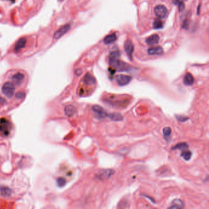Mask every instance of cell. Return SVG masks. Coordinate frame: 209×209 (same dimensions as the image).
Masks as SVG:
<instances>
[{
	"instance_id": "1",
	"label": "cell",
	"mask_w": 209,
	"mask_h": 209,
	"mask_svg": "<svg viewBox=\"0 0 209 209\" xmlns=\"http://www.w3.org/2000/svg\"><path fill=\"white\" fill-rule=\"evenodd\" d=\"M110 64L118 71H129L132 68L128 64L117 58H110Z\"/></svg>"
},
{
	"instance_id": "2",
	"label": "cell",
	"mask_w": 209,
	"mask_h": 209,
	"mask_svg": "<svg viewBox=\"0 0 209 209\" xmlns=\"http://www.w3.org/2000/svg\"><path fill=\"white\" fill-rule=\"evenodd\" d=\"M11 123L6 118L0 119V135L2 136H8L11 131Z\"/></svg>"
},
{
	"instance_id": "3",
	"label": "cell",
	"mask_w": 209,
	"mask_h": 209,
	"mask_svg": "<svg viewBox=\"0 0 209 209\" xmlns=\"http://www.w3.org/2000/svg\"><path fill=\"white\" fill-rule=\"evenodd\" d=\"M2 91L4 95L8 97H11L15 91L14 85L10 82H6L2 88Z\"/></svg>"
},
{
	"instance_id": "4",
	"label": "cell",
	"mask_w": 209,
	"mask_h": 209,
	"mask_svg": "<svg viewBox=\"0 0 209 209\" xmlns=\"http://www.w3.org/2000/svg\"><path fill=\"white\" fill-rule=\"evenodd\" d=\"M154 11L156 17L159 19L165 18L168 13V10L167 8L162 5H158L157 6H156Z\"/></svg>"
},
{
	"instance_id": "5",
	"label": "cell",
	"mask_w": 209,
	"mask_h": 209,
	"mask_svg": "<svg viewBox=\"0 0 209 209\" xmlns=\"http://www.w3.org/2000/svg\"><path fill=\"white\" fill-rule=\"evenodd\" d=\"M92 110L96 118L98 119H102L107 117V113L105 110L98 105H94L92 107Z\"/></svg>"
},
{
	"instance_id": "6",
	"label": "cell",
	"mask_w": 209,
	"mask_h": 209,
	"mask_svg": "<svg viewBox=\"0 0 209 209\" xmlns=\"http://www.w3.org/2000/svg\"><path fill=\"white\" fill-rule=\"evenodd\" d=\"M70 28V24H66L62 26H61L55 33H54V39H58L63 36Z\"/></svg>"
},
{
	"instance_id": "7",
	"label": "cell",
	"mask_w": 209,
	"mask_h": 209,
	"mask_svg": "<svg viewBox=\"0 0 209 209\" xmlns=\"http://www.w3.org/2000/svg\"><path fill=\"white\" fill-rule=\"evenodd\" d=\"M26 39L25 37H21L17 40L13 47V51L15 53L20 52L26 45Z\"/></svg>"
},
{
	"instance_id": "8",
	"label": "cell",
	"mask_w": 209,
	"mask_h": 209,
	"mask_svg": "<svg viewBox=\"0 0 209 209\" xmlns=\"http://www.w3.org/2000/svg\"><path fill=\"white\" fill-rule=\"evenodd\" d=\"M132 78L129 75H118L116 76V81L120 86H124L127 85L131 80Z\"/></svg>"
},
{
	"instance_id": "9",
	"label": "cell",
	"mask_w": 209,
	"mask_h": 209,
	"mask_svg": "<svg viewBox=\"0 0 209 209\" xmlns=\"http://www.w3.org/2000/svg\"><path fill=\"white\" fill-rule=\"evenodd\" d=\"M114 170L112 169H102L97 174V177L101 180H106L110 178L113 173H114Z\"/></svg>"
},
{
	"instance_id": "10",
	"label": "cell",
	"mask_w": 209,
	"mask_h": 209,
	"mask_svg": "<svg viewBox=\"0 0 209 209\" xmlns=\"http://www.w3.org/2000/svg\"><path fill=\"white\" fill-rule=\"evenodd\" d=\"M124 50L130 59H132V53L134 51V45L132 42L129 40H127L124 44Z\"/></svg>"
},
{
	"instance_id": "11",
	"label": "cell",
	"mask_w": 209,
	"mask_h": 209,
	"mask_svg": "<svg viewBox=\"0 0 209 209\" xmlns=\"http://www.w3.org/2000/svg\"><path fill=\"white\" fill-rule=\"evenodd\" d=\"M25 79V75L21 72H17L15 73L12 77V80L13 82L17 85H20Z\"/></svg>"
},
{
	"instance_id": "12",
	"label": "cell",
	"mask_w": 209,
	"mask_h": 209,
	"mask_svg": "<svg viewBox=\"0 0 209 209\" xmlns=\"http://www.w3.org/2000/svg\"><path fill=\"white\" fill-rule=\"evenodd\" d=\"M164 50L161 47H153L148 50V53L151 55H161Z\"/></svg>"
},
{
	"instance_id": "13",
	"label": "cell",
	"mask_w": 209,
	"mask_h": 209,
	"mask_svg": "<svg viewBox=\"0 0 209 209\" xmlns=\"http://www.w3.org/2000/svg\"><path fill=\"white\" fill-rule=\"evenodd\" d=\"M159 41V36L158 34H153L146 39V43L148 45L157 44Z\"/></svg>"
},
{
	"instance_id": "14",
	"label": "cell",
	"mask_w": 209,
	"mask_h": 209,
	"mask_svg": "<svg viewBox=\"0 0 209 209\" xmlns=\"http://www.w3.org/2000/svg\"><path fill=\"white\" fill-rule=\"evenodd\" d=\"M83 82L88 85H93L96 83L95 78L90 74L87 73L83 77Z\"/></svg>"
},
{
	"instance_id": "15",
	"label": "cell",
	"mask_w": 209,
	"mask_h": 209,
	"mask_svg": "<svg viewBox=\"0 0 209 209\" xmlns=\"http://www.w3.org/2000/svg\"><path fill=\"white\" fill-rule=\"evenodd\" d=\"M194 82V78L191 74L186 73L183 78V83L185 85L191 86Z\"/></svg>"
},
{
	"instance_id": "16",
	"label": "cell",
	"mask_w": 209,
	"mask_h": 209,
	"mask_svg": "<svg viewBox=\"0 0 209 209\" xmlns=\"http://www.w3.org/2000/svg\"><path fill=\"white\" fill-rule=\"evenodd\" d=\"M76 112H77L76 108L72 105H67L65 108V113L69 117H71L73 115H74Z\"/></svg>"
},
{
	"instance_id": "17",
	"label": "cell",
	"mask_w": 209,
	"mask_h": 209,
	"mask_svg": "<svg viewBox=\"0 0 209 209\" xmlns=\"http://www.w3.org/2000/svg\"><path fill=\"white\" fill-rule=\"evenodd\" d=\"M107 117L109 118L110 120H112L113 121H122L123 119V116L120 113H116V112H113V113L107 114Z\"/></svg>"
},
{
	"instance_id": "18",
	"label": "cell",
	"mask_w": 209,
	"mask_h": 209,
	"mask_svg": "<svg viewBox=\"0 0 209 209\" xmlns=\"http://www.w3.org/2000/svg\"><path fill=\"white\" fill-rule=\"evenodd\" d=\"M172 206L169 207V208H182L184 207V204L182 200L179 199H174L172 202Z\"/></svg>"
},
{
	"instance_id": "19",
	"label": "cell",
	"mask_w": 209,
	"mask_h": 209,
	"mask_svg": "<svg viewBox=\"0 0 209 209\" xmlns=\"http://www.w3.org/2000/svg\"><path fill=\"white\" fill-rule=\"evenodd\" d=\"M116 35L115 33H113L111 34H109L108 36H107L106 37H105V38L104 39V42L105 44H112L113 42H114L116 40Z\"/></svg>"
},
{
	"instance_id": "20",
	"label": "cell",
	"mask_w": 209,
	"mask_h": 209,
	"mask_svg": "<svg viewBox=\"0 0 209 209\" xmlns=\"http://www.w3.org/2000/svg\"><path fill=\"white\" fill-rule=\"evenodd\" d=\"M0 193L4 197H9L12 194V191L7 187H1L0 188Z\"/></svg>"
},
{
	"instance_id": "21",
	"label": "cell",
	"mask_w": 209,
	"mask_h": 209,
	"mask_svg": "<svg viewBox=\"0 0 209 209\" xmlns=\"http://www.w3.org/2000/svg\"><path fill=\"white\" fill-rule=\"evenodd\" d=\"M188 145L185 142H181L177 143L175 146L172 148L173 150H184L188 148Z\"/></svg>"
},
{
	"instance_id": "22",
	"label": "cell",
	"mask_w": 209,
	"mask_h": 209,
	"mask_svg": "<svg viewBox=\"0 0 209 209\" xmlns=\"http://www.w3.org/2000/svg\"><path fill=\"white\" fill-rule=\"evenodd\" d=\"M181 156L186 161H188L191 159L192 156V153L190 151L188 150H183V152L181 154Z\"/></svg>"
},
{
	"instance_id": "23",
	"label": "cell",
	"mask_w": 209,
	"mask_h": 209,
	"mask_svg": "<svg viewBox=\"0 0 209 209\" xmlns=\"http://www.w3.org/2000/svg\"><path fill=\"white\" fill-rule=\"evenodd\" d=\"M162 26H163L162 23V21L160 20L156 19V20H154L153 23V28H154V29H160V28H162Z\"/></svg>"
},
{
	"instance_id": "24",
	"label": "cell",
	"mask_w": 209,
	"mask_h": 209,
	"mask_svg": "<svg viewBox=\"0 0 209 209\" xmlns=\"http://www.w3.org/2000/svg\"><path fill=\"white\" fill-rule=\"evenodd\" d=\"M171 129L168 126L165 127L163 129V134L165 137H169L171 134Z\"/></svg>"
},
{
	"instance_id": "25",
	"label": "cell",
	"mask_w": 209,
	"mask_h": 209,
	"mask_svg": "<svg viewBox=\"0 0 209 209\" xmlns=\"http://www.w3.org/2000/svg\"><path fill=\"white\" fill-rule=\"evenodd\" d=\"M57 183H58L59 186L62 187V186H64L65 185L66 181H65V180L63 178H59L57 180Z\"/></svg>"
},
{
	"instance_id": "26",
	"label": "cell",
	"mask_w": 209,
	"mask_h": 209,
	"mask_svg": "<svg viewBox=\"0 0 209 209\" xmlns=\"http://www.w3.org/2000/svg\"><path fill=\"white\" fill-rule=\"evenodd\" d=\"M120 53L119 51H113V52H112L110 53V58H117L120 56Z\"/></svg>"
},
{
	"instance_id": "27",
	"label": "cell",
	"mask_w": 209,
	"mask_h": 209,
	"mask_svg": "<svg viewBox=\"0 0 209 209\" xmlns=\"http://www.w3.org/2000/svg\"><path fill=\"white\" fill-rule=\"evenodd\" d=\"M176 118L179 121H186L187 120L189 119L188 117H185L182 115H177Z\"/></svg>"
},
{
	"instance_id": "28",
	"label": "cell",
	"mask_w": 209,
	"mask_h": 209,
	"mask_svg": "<svg viewBox=\"0 0 209 209\" xmlns=\"http://www.w3.org/2000/svg\"><path fill=\"white\" fill-rule=\"evenodd\" d=\"M178 9H179V11H182L184 9V4H183V2L180 1L179 2V4H178Z\"/></svg>"
},
{
	"instance_id": "29",
	"label": "cell",
	"mask_w": 209,
	"mask_h": 209,
	"mask_svg": "<svg viewBox=\"0 0 209 209\" xmlns=\"http://www.w3.org/2000/svg\"><path fill=\"white\" fill-rule=\"evenodd\" d=\"M188 26H189V21L188 20H184L183 23V28L187 29L188 28Z\"/></svg>"
},
{
	"instance_id": "30",
	"label": "cell",
	"mask_w": 209,
	"mask_h": 209,
	"mask_svg": "<svg viewBox=\"0 0 209 209\" xmlns=\"http://www.w3.org/2000/svg\"><path fill=\"white\" fill-rule=\"evenodd\" d=\"M180 2V0H172V2L175 5H178Z\"/></svg>"
},
{
	"instance_id": "31",
	"label": "cell",
	"mask_w": 209,
	"mask_h": 209,
	"mask_svg": "<svg viewBox=\"0 0 209 209\" xmlns=\"http://www.w3.org/2000/svg\"><path fill=\"white\" fill-rule=\"evenodd\" d=\"M7 1H10L11 2H15L16 0H7Z\"/></svg>"
},
{
	"instance_id": "32",
	"label": "cell",
	"mask_w": 209,
	"mask_h": 209,
	"mask_svg": "<svg viewBox=\"0 0 209 209\" xmlns=\"http://www.w3.org/2000/svg\"><path fill=\"white\" fill-rule=\"evenodd\" d=\"M185 1H186V0H185Z\"/></svg>"
}]
</instances>
